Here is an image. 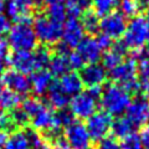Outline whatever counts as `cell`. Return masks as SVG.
<instances>
[{
  "label": "cell",
  "instance_id": "obj_1",
  "mask_svg": "<svg viewBox=\"0 0 149 149\" xmlns=\"http://www.w3.org/2000/svg\"><path fill=\"white\" fill-rule=\"evenodd\" d=\"M130 101H132V95L116 83H108L104 88H102L100 104L102 111L109 114L111 117L123 116Z\"/></svg>",
  "mask_w": 149,
  "mask_h": 149
},
{
  "label": "cell",
  "instance_id": "obj_2",
  "mask_svg": "<svg viewBox=\"0 0 149 149\" xmlns=\"http://www.w3.org/2000/svg\"><path fill=\"white\" fill-rule=\"evenodd\" d=\"M102 87L87 88L78 95L71 97L68 104V111L72 113L74 119H88L97 112L100 104V97Z\"/></svg>",
  "mask_w": 149,
  "mask_h": 149
},
{
  "label": "cell",
  "instance_id": "obj_3",
  "mask_svg": "<svg viewBox=\"0 0 149 149\" xmlns=\"http://www.w3.org/2000/svg\"><path fill=\"white\" fill-rule=\"evenodd\" d=\"M6 42L14 51H34L37 47V39L32 29V19L16 21L8 32Z\"/></svg>",
  "mask_w": 149,
  "mask_h": 149
},
{
  "label": "cell",
  "instance_id": "obj_4",
  "mask_svg": "<svg viewBox=\"0 0 149 149\" xmlns=\"http://www.w3.org/2000/svg\"><path fill=\"white\" fill-rule=\"evenodd\" d=\"M109 77L113 81L112 83L123 87L130 95L138 93L142 87V82L139 80L137 72V62L132 58L123 60L117 67L111 70Z\"/></svg>",
  "mask_w": 149,
  "mask_h": 149
},
{
  "label": "cell",
  "instance_id": "obj_5",
  "mask_svg": "<svg viewBox=\"0 0 149 149\" xmlns=\"http://www.w3.org/2000/svg\"><path fill=\"white\" fill-rule=\"evenodd\" d=\"M122 42L127 50L137 51L149 44V22L146 17L138 15L130 19L124 31Z\"/></svg>",
  "mask_w": 149,
  "mask_h": 149
},
{
  "label": "cell",
  "instance_id": "obj_6",
  "mask_svg": "<svg viewBox=\"0 0 149 149\" xmlns=\"http://www.w3.org/2000/svg\"><path fill=\"white\" fill-rule=\"evenodd\" d=\"M62 25L60 22L51 20L46 14H40L32 20V29L36 35L37 42L42 44L44 46L57 45L61 40Z\"/></svg>",
  "mask_w": 149,
  "mask_h": 149
},
{
  "label": "cell",
  "instance_id": "obj_7",
  "mask_svg": "<svg viewBox=\"0 0 149 149\" xmlns=\"http://www.w3.org/2000/svg\"><path fill=\"white\" fill-rule=\"evenodd\" d=\"M63 138L72 149H90L92 144L86 125L78 120H74L63 129Z\"/></svg>",
  "mask_w": 149,
  "mask_h": 149
},
{
  "label": "cell",
  "instance_id": "obj_8",
  "mask_svg": "<svg viewBox=\"0 0 149 149\" xmlns=\"http://www.w3.org/2000/svg\"><path fill=\"white\" fill-rule=\"evenodd\" d=\"M127 19L119 11H114L103 16L100 20V30L101 34L106 35L113 41L123 37L124 31L127 29Z\"/></svg>",
  "mask_w": 149,
  "mask_h": 149
},
{
  "label": "cell",
  "instance_id": "obj_9",
  "mask_svg": "<svg viewBox=\"0 0 149 149\" xmlns=\"http://www.w3.org/2000/svg\"><path fill=\"white\" fill-rule=\"evenodd\" d=\"M112 120L113 119H112L111 116L107 114L103 111L96 112L95 114H92L87 119V123L85 125L92 141L100 142L101 139L108 136L112 127Z\"/></svg>",
  "mask_w": 149,
  "mask_h": 149
},
{
  "label": "cell",
  "instance_id": "obj_10",
  "mask_svg": "<svg viewBox=\"0 0 149 149\" xmlns=\"http://www.w3.org/2000/svg\"><path fill=\"white\" fill-rule=\"evenodd\" d=\"M83 37H85V30L82 27L80 19L77 17L66 19L62 25V34H61V45L63 47H66L70 51L72 49H76Z\"/></svg>",
  "mask_w": 149,
  "mask_h": 149
},
{
  "label": "cell",
  "instance_id": "obj_11",
  "mask_svg": "<svg viewBox=\"0 0 149 149\" xmlns=\"http://www.w3.org/2000/svg\"><path fill=\"white\" fill-rule=\"evenodd\" d=\"M125 117L136 127H143L149 123V101L144 96L132 98L125 111Z\"/></svg>",
  "mask_w": 149,
  "mask_h": 149
},
{
  "label": "cell",
  "instance_id": "obj_12",
  "mask_svg": "<svg viewBox=\"0 0 149 149\" xmlns=\"http://www.w3.org/2000/svg\"><path fill=\"white\" fill-rule=\"evenodd\" d=\"M74 51L81 57L85 65L98 63L103 55V50L100 46L97 39L93 36H85L81 42L77 45V47L74 49Z\"/></svg>",
  "mask_w": 149,
  "mask_h": 149
},
{
  "label": "cell",
  "instance_id": "obj_13",
  "mask_svg": "<svg viewBox=\"0 0 149 149\" xmlns=\"http://www.w3.org/2000/svg\"><path fill=\"white\" fill-rule=\"evenodd\" d=\"M0 80H1L4 87H6L8 90L13 91L19 96L27 95L31 91L29 77L13 68H9L8 71L4 72L1 74V77H0Z\"/></svg>",
  "mask_w": 149,
  "mask_h": 149
},
{
  "label": "cell",
  "instance_id": "obj_14",
  "mask_svg": "<svg viewBox=\"0 0 149 149\" xmlns=\"http://www.w3.org/2000/svg\"><path fill=\"white\" fill-rule=\"evenodd\" d=\"M39 0H9L5 5L6 16L15 21L31 19L32 11L36 9Z\"/></svg>",
  "mask_w": 149,
  "mask_h": 149
},
{
  "label": "cell",
  "instance_id": "obj_15",
  "mask_svg": "<svg viewBox=\"0 0 149 149\" xmlns=\"http://www.w3.org/2000/svg\"><path fill=\"white\" fill-rule=\"evenodd\" d=\"M68 52L70 50L63 47L62 45H57L55 49V54L51 56V60L47 65V71L52 77H62L63 74L72 71L68 62Z\"/></svg>",
  "mask_w": 149,
  "mask_h": 149
},
{
  "label": "cell",
  "instance_id": "obj_16",
  "mask_svg": "<svg viewBox=\"0 0 149 149\" xmlns=\"http://www.w3.org/2000/svg\"><path fill=\"white\" fill-rule=\"evenodd\" d=\"M80 77L83 86H87V88L102 87L107 80V71L101 63L85 65L81 68Z\"/></svg>",
  "mask_w": 149,
  "mask_h": 149
},
{
  "label": "cell",
  "instance_id": "obj_17",
  "mask_svg": "<svg viewBox=\"0 0 149 149\" xmlns=\"http://www.w3.org/2000/svg\"><path fill=\"white\" fill-rule=\"evenodd\" d=\"M9 66L26 76L35 72L36 63L32 51H14L9 55Z\"/></svg>",
  "mask_w": 149,
  "mask_h": 149
},
{
  "label": "cell",
  "instance_id": "obj_18",
  "mask_svg": "<svg viewBox=\"0 0 149 149\" xmlns=\"http://www.w3.org/2000/svg\"><path fill=\"white\" fill-rule=\"evenodd\" d=\"M31 91L35 93L36 97L45 96L47 93L49 88L51 87L54 82V77L47 70H37V71L32 72L29 77Z\"/></svg>",
  "mask_w": 149,
  "mask_h": 149
},
{
  "label": "cell",
  "instance_id": "obj_19",
  "mask_svg": "<svg viewBox=\"0 0 149 149\" xmlns=\"http://www.w3.org/2000/svg\"><path fill=\"white\" fill-rule=\"evenodd\" d=\"M127 47L124 46V44L122 41H118L112 45V47L109 50H107L106 52H103L102 55V66L104 67V70L107 71H111L114 67H117L118 65L124 60V56L127 54Z\"/></svg>",
  "mask_w": 149,
  "mask_h": 149
},
{
  "label": "cell",
  "instance_id": "obj_20",
  "mask_svg": "<svg viewBox=\"0 0 149 149\" xmlns=\"http://www.w3.org/2000/svg\"><path fill=\"white\" fill-rule=\"evenodd\" d=\"M70 97L65 93L61 87H60L57 81H54L51 87L49 88L47 93H46V103L51 109L61 111V109H67L70 104Z\"/></svg>",
  "mask_w": 149,
  "mask_h": 149
},
{
  "label": "cell",
  "instance_id": "obj_21",
  "mask_svg": "<svg viewBox=\"0 0 149 149\" xmlns=\"http://www.w3.org/2000/svg\"><path fill=\"white\" fill-rule=\"evenodd\" d=\"M57 82L60 87H61V90L66 93L70 98L83 91V83L80 77V73H77L74 71L63 74L62 77L58 78Z\"/></svg>",
  "mask_w": 149,
  "mask_h": 149
},
{
  "label": "cell",
  "instance_id": "obj_22",
  "mask_svg": "<svg viewBox=\"0 0 149 149\" xmlns=\"http://www.w3.org/2000/svg\"><path fill=\"white\" fill-rule=\"evenodd\" d=\"M111 132L113 133V137L116 139H123L134 132V125L129 122L125 116H120V117H116L114 120H112Z\"/></svg>",
  "mask_w": 149,
  "mask_h": 149
},
{
  "label": "cell",
  "instance_id": "obj_23",
  "mask_svg": "<svg viewBox=\"0 0 149 149\" xmlns=\"http://www.w3.org/2000/svg\"><path fill=\"white\" fill-rule=\"evenodd\" d=\"M65 9L70 17H80L83 14L90 11L92 8V0H66Z\"/></svg>",
  "mask_w": 149,
  "mask_h": 149
},
{
  "label": "cell",
  "instance_id": "obj_24",
  "mask_svg": "<svg viewBox=\"0 0 149 149\" xmlns=\"http://www.w3.org/2000/svg\"><path fill=\"white\" fill-rule=\"evenodd\" d=\"M21 101V96L8 90L6 87H3V90L0 91V109L1 111L11 112L13 109H15L16 107L20 106Z\"/></svg>",
  "mask_w": 149,
  "mask_h": 149
},
{
  "label": "cell",
  "instance_id": "obj_25",
  "mask_svg": "<svg viewBox=\"0 0 149 149\" xmlns=\"http://www.w3.org/2000/svg\"><path fill=\"white\" fill-rule=\"evenodd\" d=\"M4 147L5 149H31L25 130L20 129H16L15 132L9 134V138Z\"/></svg>",
  "mask_w": 149,
  "mask_h": 149
},
{
  "label": "cell",
  "instance_id": "obj_26",
  "mask_svg": "<svg viewBox=\"0 0 149 149\" xmlns=\"http://www.w3.org/2000/svg\"><path fill=\"white\" fill-rule=\"evenodd\" d=\"M45 106H46L45 102L41 100L40 97H36V96L35 97H25L20 103L21 109L26 113L29 119H31L34 116H36Z\"/></svg>",
  "mask_w": 149,
  "mask_h": 149
},
{
  "label": "cell",
  "instance_id": "obj_27",
  "mask_svg": "<svg viewBox=\"0 0 149 149\" xmlns=\"http://www.w3.org/2000/svg\"><path fill=\"white\" fill-rule=\"evenodd\" d=\"M120 0H92L93 13L98 17H103L108 14L116 11V9L119 6Z\"/></svg>",
  "mask_w": 149,
  "mask_h": 149
},
{
  "label": "cell",
  "instance_id": "obj_28",
  "mask_svg": "<svg viewBox=\"0 0 149 149\" xmlns=\"http://www.w3.org/2000/svg\"><path fill=\"white\" fill-rule=\"evenodd\" d=\"M119 13L127 19H133L138 16L141 11L143 10L144 5L141 0H120L119 1Z\"/></svg>",
  "mask_w": 149,
  "mask_h": 149
},
{
  "label": "cell",
  "instance_id": "obj_29",
  "mask_svg": "<svg viewBox=\"0 0 149 149\" xmlns=\"http://www.w3.org/2000/svg\"><path fill=\"white\" fill-rule=\"evenodd\" d=\"M80 21L82 24L83 30H85V32H87V34L95 35L100 31V17L93 11L90 10L86 14H83Z\"/></svg>",
  "mask_w": 149,
  "mask_h": 149
},
{
  "label": "cell",
  "instance_id": "obj_30",
  "mask_svg": "<svg viewBox=\"0 0 149 149\" xmlns=\"http://www.w3.org/2000/svg\"><path fill=\"white\" fill-rule=\"evenodd\" d=\"M34 58H35V63H36V71L37 70H45L47 68V65L51 60V56H52V52H51L50 47L47 46H39L36 47L34 51Z\"/></svg>",
  "mask_w": 149,
  "mask_h": 149
},
{
  "label": "cell",
  "instance_id": "obj_31",
  "mask_svg": "<svg viewBox=\"0 0 149 149\" xmlns=\"http://www.w3.org/2000/svg\"><path fill=\"white\" fill-rule=\"evenodd\" d=\"M45 14H46V16H49L51 19V20L60 22V24H63L65 20H66V16H67V13H66V9H65L63 4H57V5L47 6Z\"/></svg>",
  "mask_w": 149,
  "mask_h": 149
},
{
  "label": "cell",
  "instance_id": "obj_32",
  "mask_svg": "<svg viewBox=\"0 0 149 149\" xmlns=\"http://www.w3.org/2000/svg\"><path fill=\"white\" fill-rule=\"evenodd\" d=\"M10 116H11L13 122L15 123V125H16V128H26L27 125H29V123H30L29 117H27L25 112L21 109L20 106L16 107L15 109H13Z\"/></svg>",
  "mask_w": 149,
  "mask_h": 149
},
{
  "label": "cell",
  "instance_id": "obj_33",
  "mask_svg": "<svg viewBox=\"0 0 149 149\" xmlns=\"http://www.w3.org/2000/svg\"><path fill=\"white\" fill-rule=\"evenodd\" d=\"M119 148L120 149H143L138 133L133 132V133H130L129 136H127L125 138L120 139Z\"/></svg>",
  "mask_w": 149,
  "mask_h": 149
},
{
  "label": "cell",
  "instance_id": "obj_34",
  "mask_svg": "<svg viewBox=\"0 0 149 149\" xmlns=\"http://www.w3.org/2000/svg\"><path fill=\"white\" fill-rule=\"evenodd\" d=\"M0 130H3L8 134H11L16 130V125L13 122L10 113L1 109H0Z\"/></svg>",
  "mask_w": 149,
  "mask_h": 149
},
{
  "label": "cell",
  "instance_id": "obj_35",
  "mask_svg": "<svg viewBox=\"0 0 149 149\" xmlns=\"http://www.w3.org/2000/svg\"><path fill=\"white\" fill-rule=\"evenodd\" d=\"M96 149H120L119 142L113 136H107L106 138L97 142Z\"/></svg>",
  "mask_w": 149,
  "mask_h": 149
},
{
  "label": "cell",
  "instance_id": "obj_36",
  "mask_svg": "<svg viewBox=\"0 0 149 149\" xmlns=\"http://www.w3.org/2000/svg\"><path fill=\"white\" fill-rule=\"evenodd\" d=\"M132 60L136 62L139 61H149V44H147L144 47L139 49L137 51H132Z\"/></svg>",
  "mask_w": 149,
  "mask_h": 149
},
{
  "label": "cell",
  "instance_id": "obj_37",
  "mask_svg": "<svg viewBox=\"0 0 149 149\" xmlns=\"http://www.w3.org/2000/svg\"><path fill=\"white\" fill-rule=\"evenodd\" d=\"M137 72L141 82L149 81V61H139L137 62Z\"/></svg>",
  "mask_w": 149,
  "mask_h": 149
},
{
  "label": "cell",
  "instance_id": "obj_38",
  "mask_svg": "<svg viewBox=\"0 0 149 149\" xmlns=\"http://www.w3.org/2000/svg\"><path fill=\"white\" fill-rule=\"evenodd\" d=\"M68 62L72 70H81L85 66V63H83L80 56L76 54V51H70L68 52Z\"/></svg>",
  "mask_w": 149,
  "mask_h": 149
},
{
  "label": "cell",
  "instance_id": "obj_39",
  "mask_svg": "<svg viewBox=\"0 0 149 149\" xmlns=\"http://www.w3.org/2000/svg\"><path fill=\"white\" fill-rule=\"evenodd\" d=\"M11 27V21L5 14L0 15V39H3L4 35H8L9 30Z\"/></svg>",
  "mask_w": 149,
  "mask_h": 149
},
{
  "label": "cell",
  "instance_id": "obj_40",
  "mask_svg": "<svg viewBox=\"0 0 149 149\" xmlns=\"http://www.w3.org/2000/svg\"><path fill=\"white\" fill-rule=\"evenodd\" d=\"M139 139H141V144L143 149H149V123L143 125L141 132L138 133Z\"/></svg>",
  "mask_w": 149,
  "mask_h": 149
},
{
  "label": "cell",
  "instance_id": "obj_41",
  "mask_svg": "<svg viewBox=\"0 0 149 149\" xmlns=\"http://www.w3.org/2000/svg\"><path fill=\"white\" fill-rule=\"evenodd\" d=\"M96 39H97V41H98V44H100V46L102 47V50H109L111 47H112V45H113V41H112L109 37H107L106 35H103V34H100L98 36H96Z\"/></svg>",
  "mask_w": 149,
  "mask_h": 149
},
{
  "label": "cell",
  "instance_id": "obj_42",
  "mask_svg": "<svg viewBox=\"0 0 149 149\" xmlns=\"http://www.w3.org/2000/svg\"><path fill=\"white\" fill-rule=\"evenodd\" d=\"M51 149H72V148L68 146V143L65 141L63 137L60 136L52 141V147H51Z\"/></svg>",
  "mask_w": 149,
  "mask_h": 149
},
{
  "label": "cell",
  "instance_id": "obj_43",
  "mask_svg": "<svg viewBox=\"0 0 149 149\" xmlns=\"http://www.w3.org/2000/svg\"><path fill=\"white\" fill-rule=\"evenodd\" d=\"M9 68H10V66H9V55L5 57H0V74H3Z\"/></svg>",
  "mask_w": 149,
  "mask_h": 149
},
{
  "label": "cell",
  "instance_id": "obj_44",
  "mask_svg": "<svg viewBox=\"0 0 149 149\" xmlns=\"http://www.w3.org/2000/svg\"><path fill=\"white\" fill-rule=\"evenodd\" d=\"M9 55V45L4 39H0V57H5Z\"/></svg>",
  "mask_w": 149,
  "mask_h": 149
},
{
  "label": "cell",
  "instance_id": "obj_45",
  "mask_svg": "<svg viewBox=\"0 0 149 149\" xmlns=\"http://www.w3.org/2000/svg\"><path fill=\"white\" fill-rule=\"evenodd\" d=\"M65 0H39V3L44 4L46 6H52V5H57V4H63Z\"/></svg>",
  "mask_w": 149,
  "mask_h": 149
},
{
  "label": "cell",
  "instance_id": "obj_46",
  "mask_svg": "<svg viewBox=\"0 0 149 149\" xmlns=\"http://www.w3.org/2000/svg\"><path fill=\"white\" fill-rule=\"evenodd\" d=\"M141 90H142L143 93H144V97H146V98L148 100V98H149V81H144V82H142Z\"/></svg>",
  "mask_w": 149,
  "mask_h": 149
},
{
  "label": "cell",
  "instance_id": "obj_47",
  "mask_svg": "<svg viewBox=\"0 0 149 149\" xmlns=\"http://www.w3.org/2000/svg\"><path fill=\"white\" fill-rule=\"evenodd\" d=\"M8 138H9V134L3 132V130H0V148H1L3 146H5Z\"/></svg>",
  "mask_w": 149,
  "mask_h": 149
},
{
  "label": "cell",
  "instance_id": "obj_48",
  "mask_svg": "<svg viewBox=\"0 0 149 149\" xmlns=\"http://www.w3.org/2000/svg\"><path fill=\"white\" fill-rule=\"evenodd\" d=\"M4 11H5V3L3 0H0V15L4 14Z\"/></svg>",
  "mask_w": 149,
  "mask_h": 149
},
{
  "label": "cell",
  "instance_id": "obj_49",
  "mask_svg": "<svg viewBox=\"0 0 149 149\" xmlns=\"http://www.w3.org/2000/svg\"><path fill=\"white\" fill-rule=\"evenodd\" d=\"M32 149H51V147L49 146L47 143H45V144H42V146H40V147H37V148H32Z\"/></svg>",
  "mask_w": 149,
  "mask_h": 149
},
{
  "label": "cell",
  "instance_id": "obj_50",
  "mask_svg": "<svg viewBox=\"0 0 149 149\" xmlns=\"http://www.w3.org/2000/svg\"><path fill=\"white\" fill-rule=\"evenodd\" d=\"M146 20L149 22V6H148V9H147V13H146Z\"/></svg>",
  "mask_w": 149,
  "mask_h": 149
},
{
  "label": "cell",
  "instance_id": "obj_51",
  "mask_svg": "<svg viewBox=\"0 0 149 149\" xmlns=\"http://www.w3.org/2000/svg\"><path fill=\"white\" fill-rule=\"evenodd\" d=\"M143 5H149V0H141Z\"/></svg>",
  "mask_w": 149,
  "mask_h": 149
},
{
  "label": "cell",
  "instance_id": "obj_52",
  "mask_svg": "<svg viewBox=\"0 0 149 149\" xmlns=\"http://www.w3.org/2000/svg\"><path fill=\"white\" fill-rule=\"evenodd\" d=\"M3 1H5V0H3Z\"/></svg>",
  "mask_w": 149,
  "mask_h": 149
},
{
  "label": "cell",
  "instance_id": "obj_53",
  "mask_svg": "<svg viewBox=\"0 0 149 149\" xmlns=\"http://www.w3.org/2000/svg\"><path fill=\"white\" fill-rule=\"evenodd\" d=\"M0 149H3V148H0Z\"/></svg>",
  "mask_w": 149,
  "mask_h": 149
}]
</instances>
